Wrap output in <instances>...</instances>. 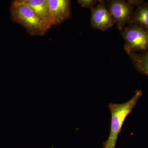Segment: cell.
I'll list each match as a JSON object with an SVG mask.
<instances>
[{"mask_svg": "<svg viewBox=\"0 0 148 148\" xmlns=\"http://www.w3.org/2000/svg\"><path fill=\"white\" fill-rule=\"evenodd\" d=\"M10 11L12 20L23 26L26 32L32 36H43L52 27L42 17L18 0L12 3Z\"/></svg>", "mask_w": 148, "mask_h": 148, "instance_id": "1", "label": "cell"}, {"mask_svg": "<svg viewBox=\"0 0 148 148\" xmlns=\"http://www.w3.org/2000/svg\"><path fill=\"white\" fill-rule=\"evenodd\" d=\"M142 95L143 92L141 90H137L133 97L125 103L122 104L109 103L108 107L111 115L110 129L108 140L103 143V148H116L117 140L123 123L127 117L132 112Z\"/></svg>", "mask_w": 148, "mask_h": 148, "instance_id": "2", "label": "cell"}, {"mask_svg": "<svg viewBox=\"0 0 148 148\" xmlns=\"http://www.w3.org/2000/svg\"><path fill=\"white\" fill-rule=\"evenodd\" d=\"M125 49L129 54L133 50H145L148 47V33L138 27H128L123 31Z\"/></svg>", "mask_w": 148, "mask_h": 148, "instance_id": "3", "label": "cell"}, {"mask_svg": "<svg viewBox=\"0 0 148 148\" xmlns=\"http://www.w3.org/2000/svg\"><path fill=\"white\" fill-rule=\"evenodd\" d=\"M48 4L52 26L61 24L71 15V1L48 0Z\"/></svg>", "mask_w": 148, "mask_h": 148, "instance_id": "4", "label": "cell"}, {"mask_svg": "<svg viewBox=\"0 0 148 148\" xmlns=\"http://www.w3.org/2000/svg\"><path fill=\"white\" fill-rule=\"evenodd\" d=\"M108 8L118 29L122 30L131 16V5L124 1H113L109 4Z\"/></svg>", "mask_w": 148, "mask_h": 148, "instance_id": "5", "label": "cell"}, {"mask_svg": "<svg viewBox=\"0 0 148 148\" xmlns=\"http://www.w3.org/2000/svg\"><path fill=\"white\" fill-rule=\"evenodd\" d=\"M91 24L93 28L105 31L113 26L114 21L103 3L91 9Z\"/></svg>", "mask_w": 148, "mask_h": 148, "instance_id": "6", "label": "cell"}, {"mask_svg": "<svg viewBox=\"0 0 148 148\" xmlns=\"http://www.w3.org/2000/svg\"><path fill=\"white\" fill-rule=\"evenodd\" d=\"M42 17L52 26L49 14L48 0H18Z\"/></svg>", "mask_w": 148, "mask_h": 148, "instance_id": "7", "label": "cell"}, {"mask_svg": "<svg viewBox=\"0 0 148 148\" xmlns=\"http://www.w3.org/2000/svg\"><path fill=\"white\" fill-rule=\"evenodd\" d=\"M136 69L142 73L148 76V53L132 57Z\"/></svg>", "mask_w": 148, "mask_h": 148, "instance_id": "8", "label": "cell"}, {"mask_svg": "<svg viewBox=\"0 0 148 148\" xmlns=\"http://www.w3.org/2000/svg\"><path fill=\"white\" fill-rule=\"evenodd\" d=\"M135 18L138 23L148 29V7H143L140 9Z\"/></svg>", "mask_w": 148, "mask_h": 148, "instance_id": "9", "label": "cell"}, {"mask_svg": "<svg viewBox=\"0 0 148 148\" xmlns=\"http://www.w3.org/2000/svg\"><path fill=\"white\" fill-rule=\"evenodd\" d=\"M97 1L93 0H79L78 1V2L84 8H91L95 5Z\"/></svg>", "mask_w": 148, "mask_h": 148, "instance_id": "10", "label": "cell"}]
</instances>
